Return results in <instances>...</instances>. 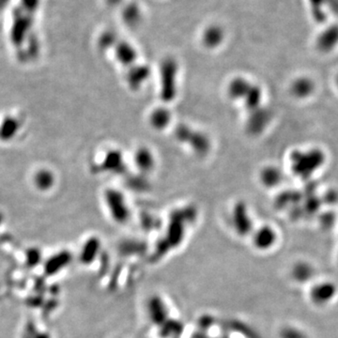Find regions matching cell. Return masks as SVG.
I'll use <instances>...</instances> for the list:
<instances>
[{
  "mask_svg": "<svg viewBox=\"0 0 338 338\" xmlns=\"http://www.w3.org/2000/svg\"><path fill=\"white\" fill-rule=\"evenodd\" d=\"M40 8V0H20L12 12L11 37L12 42L20 46L27 35L33 34L35 21Z\"/></svg>",
  "mask_w": 338,
  "mask_h": 338,
  "instance_id": "6da1fadb",
  "label": "cell"
},
{
  "mask_svg": "<svg viewBox=\"0 0 338 338\" xmlns=\"http://www.w3.org/2000/svg\"><path fill=\"white\" fill-rule=\"evenodd\" d=\"M290 168L295 176L302 179L309 178L324 166L325 152L319 148L295 149L289 157Z\"/></svg>",
  "mask_w": 338,
  "mask_h": 338,
  "instance_id": "7a4b0ae2",
  "label": "cell"
},
{
  "mask_svg": "<svg viewBox=\"0 0 338 338\" xmlns=\"http://www.w3.org/2000/svg\"><path fill=\"white\" fill-rule=\"evenodd\" d=\"M316 47L324 54L332 53L338 48V24L325 27L316 38Z\"/></svg>",
  "mask_w": 338,
  "mask_h": 338,
  "instance_id": "3957f363",
  "label": "cell"
},
{
  "mask_svg": "<svg viewBox=\"0 0 338 338\" xmlns=\"http://www.w3.org/2000/svg\"><path fill=\"white\" fill-rule=\"evenodd\" d=\"M337 292L335 284L330 281H322L317 283L310 290V299L317 305H325L332 302Z\"/></svg>",
  "mask_w": 338,
  "mask_h": 338,
  "instance_id": "277c9868",
  "label": "cell"
},
{
  "mask_svg": "<svg viewBox=\"0 0 338 338\" xmlns=\"http://www.w3.org/2000/svg\"><path fill=\"white\" fill-rule=\"evenodd\" d=\"M316 91V84L308 76H299L290 85V92L293 97L305 100L311 97Z\"/></svg>",
  "mask_w": 338,
  "mask_h": 338,
  "instance_id": "5b68a950",
  "label": "cell"
},
{
  "mask_svg": "<svg viewBox=\"0 0 338 338\" xmlns=\"http://www.w3.org/2000/svg\"><path fill=\"white\" fill-rule=\"evenodd\" d=\"M277 240V234L274 229L271 227H262L261 229L255 233L253 242L255 247L261 250L266 251L274 246Z\"/></svg>",
  "mask_w": 338,
  "mask_h": 338,
  "instance_id": "8992f818",
  "label": "cell"
},
{
  "mask_svg": "<svg viewBox=\"0 0 338 338\" xmlns=\"http://www.w3.org/2000/svg\"><path fill=\"white\" fill-rule=\"evenodd\" d=\"M148 313L150 320L154 323L164 324L168 316V310L166 303L162 299L155 297L149 300L148 304Z\"/></svg>",
  "mask_w": 338,
  "mask_h": 338,
  "instance_id": "52a82bcc",
  "label": "cell"
},
{
  "mask_svg": "<svg viewBox=\"0 0 338 338\" xmlns=\"http://www.w3.org/2000/svg\"><path fill=\"white\" fill-rule=\"evenodd\" d=\"M315 269L311 264L306 261H300L293 265L291 276L293 279L299 283H306L313 278Z\"/></svg>",
  "mask_w": 338,
  "mask_h": 338,
  "instance_id": "ba28073f",
  "label": "cell"
},
{
  "mask_svg": "<svg viewBox=\"0 0 338 338\" xmlns=\"http://www.w3.org/2000/svg\"><path fill=\"white\" fill-rule=\"evenodd\" d=\"M70 258L71 256L69 253H62L49 259V261L46 264V273H48L49 275H54L58 273L59 269H62L69 263Z\"/></svg>",
  "mask_w": 338,
  "mask_h": 338,
  "instance_id": "9c48e42d",
  "label": "cell"
},
{
  "mask_svg": "<svg viewBox=\"0 0 338 338\" xmlns=\"http://www.w3.org/2000/svg\"><path fill=\"white\" fill-rule=\"evenodd\" d=\"M99 248H100V243L97 240H89L82 250L81 260L86 264L93 261L94 258H96V255L99 253Z\"/></svg>",
  "mask_w": 338,
  "mask_h": 338,
  "instance_id": "30bf717a",
  "label": "cell"
},
{
  "mask_svg": "<svg viewBox=\"0 0 338 338\" xmlns=\"http://www.w3.org/2000/svg\"><path fill=\"white\" fill-rule=\"evenodd\" d=\"M281 179H282V174L275 167L266 168L262 173V181L264 184L268 186H275L280 184Z\"/></svg>",
  "mask_w": 338,
  "mask_h": 338,
  "instance_id": "8fae6325",
  "label": "cell"
},
{
  "mask_svg": "<svg viewBox=\"0 0 338 338\" xmlns=\"http://www.w3.org/2000/svg\"><path fill=\"white\" fill-rule=\"evenodd\" d=\"M204 37H205L206 43L213 46L221 41L222 37H223V31L218 27H210L209 29H207Z\"/></svg>",
  "mask_w": 338,
  "mask_h": 338,
  "instance_id": "7c38bea8",
  "label": "cell"
},
{
  "mask_svg": "<svg viewBox=\"0 0 338 338\" xmlns=\"http://www.w3.org/2000/svg\"><path fill=\"white\" fill-rule=\"evenodd\" d=\"M281 338H307L305 332L300 330L299 328L292 326H287L284 328L280 332Z\"/></svg>",
  "mask_w": 338,
  "mask_h": 338,
  "instance_id": "4fadbf2b",
  "label": "cell"
},
{
  "mask_svg": "<svg viewBox=\"0 0 338 338\" xmlns=\"http://www.w3.org/2000/svg\"><path fill=\"white\" fill-rule=\"evenodd\" d=\"M125 17H126L127 21L128 22H132L137 21V19L139 17V12H138V9L137 7H130L127 9L126 12H125Z\"/></svg>",
  "mask_w": 338,
  "mask_h": 338,
  "instance_id": "5bb4252c",
  "label": "cell"
},
{
  "mask_svg": "<svg viewBox=\"0 0 338 338\" xmlns=\"http://www.w3.org/2000/svg\"><path fill=\"white\" fill-rule=\"evenodd\" d=\"M334 83H335V86H336V87H337V89H338V75H336V77H335V80H334Z\"/></svg>",
  "mask_w": 338,
  "mask_h": 338,
  "instance_id": "9a60e30c",
  "label": "cell"
},
{
  "mask_svg": "<svg viewBox=\"0 0 338 338\" xmlns=\"http://www.w3.org/2000/svg\"><path fill=\"white\" fill-rule=\"evenodd\" d=\"M111 2H115V1H118V0H110Z\"/></svg>",
  "mask_w": 338,
  "mask_h": 338,
  "instance_id": "2e32d148",
  "label": "cell"
}]
</instances>
